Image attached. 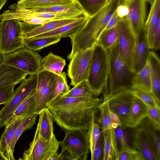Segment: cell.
I'll list each match as a JSON object with an SVG mask.
<instances>
[{
	"label": "cell",
	"instance_id": "obj_1",
	"mask_svg": "<svg viewBox=\"0 0 160 160\" xmlns=\"http://www.w3.org/2000/svg\"><path fill=\"white\" fill-rule=\"evenodd\" d=\"M100 99L98 98L63 97L51 100L46 107L53 121L64 132L87 129Z\"/></svg>",
	"mask_w": 160,
	"mask_h": 160
},
{
	"label": "cell",
	"instance_id": "obj_2",
	"mask_svg": "<svg viewBox=\"0 0 160 160\" xmlns=\"http://www.w3.org/2000/svg\"><path fill=\"white\" fill-rule=\"evenodd\" d=\"M122 1L109 0L100 11L92 17L88 18L81 28L68 37L72 45L71 52L67 56L68 59L70 60L77 52L94 47Z\"/></svg>",
	"mask_w": 160,
	"mask_h": 160
},
{
	"label": "cell",
	"instance_id": "obj_3",
	"mask_svg": "<svg viewBox=\"0 0 160 160\" xmlns=\"http://www.w3.org/2000/svg\"><path fill=\"white\" fill-rule=\"evenodd\" d=\"M108 69L103 95L108 98L121 91L131 89L135 72L131 70L119 55L116 42L108 50Z\"/></svg>",
	"mask_w": 160,
	"mask_h": 160
},
{
	"label": "cell",
	"instance_id": "obj_4",
	"mask_svg": "<svg viewBox=\"0 0 160 160\" xmlns=\"http://www.w3.org/2000/svg\"><path fill=\"white\" fill-rule=\"evenodd\" d=\"M108 69L107 50L96 43L93 52L90 70L87 79L93 95L99 96L107 83Z\"/></svg>",
	"mask_w": 160,
	"mask_h": 160
},
{
	"label": "cell",
	"instance_id": "obj_5",
	"mask_svg": "<svg viewBox=\"0 0 160 160\" xmlns=\"http://www.w3.org/2000/svg\"><path fill=\"white\" fill-rule=\"evenodd\" d=\"M24 31L20 21L15 19L0 22V53L13 52L25 47Z\"/></svg>",
	"mask_w": 160,
	"mask_h": 160
},
{
	"label": "cell",
	"instance_id": "obj_6",
	"mask_svg": "<svg viewBox=\"0 0 160 160\" xmlns=\"http://www.w3.org/2000/svg\"><path fill=\"white\" fill-rule=\"evenodd\" d=\"M41 56L25 47L2 55L0 63L5 64L27 73L37 74L41 69Z\"/></svg>",
	"mask_w": 160,
	"mask_h": 160
},
{
	"label": "cell",
	"instance_id": "obj_7",
	"mask_svg": "<svg viewBox=\"0 0 160 160\" xmlns=\"http://www.w3.org/2000/svg\"><path fill=\"white\" fill-rule=\"evenodd\" d=\"M60 142L54 134L49 139L43 138L37 129L33 139L28 148L25 150L21 160H50L58 154Z\"/></svg>",
	"mask_w": 160,
	"mask_h": 160
},
{
	"label": "cell",
	"instance_id": "obj_8",
	"mask_svg": "<svg viewBox=\"0 0 160 160\" xmlns=\"http://www.w3.org/2000/svg\"><path fill=\"white\" fill-rule=\"evenodd\" d=\"M138 39L126 17L122 18L118 23L117 48L121 57L134 72V55Z\"/></svg>",
	"mask_w": 160,
	"mask_h": 160
},
{
	"label": "cell",
	"instance_id": "obj_9",
	"mask_svg": "<svg viewBox=\"0 0 160 160\" xmlns=\"http://www.w3.org/2000/svg\"><path fill=\"white\" fill-rule=\"evenodd\" d=\"M37 80V74L30 75L14 90L12 99L0 110V128L5 127L7 120L21 103L35 92Z\"/></svg>",
	"mask_w": 160,
	"mask_h": 160
},
{
	"label": "cell",
	"instance_id": "obj_10",
	"mask_svg": "<svg viewBox=\"0 0 160 160\" xmlns=\"http://www.w3.org/2000/svg\"><path fill=\"white\" fill-rule=\"evenodd\" d=\"M65 136L60 146L70 152L76 160H86L90 151L87 129L64 132Z\"/></svg>",
	"mask_w": 160,
	"mask_h": 160
},
{
	"label": "cell",
	"instance_id": "obj_11",
	"mask_svg": "<svg viewBox=\"0 0 160 160\" xmlns=\"http://www.w3.org/2000/svg\"><path fill=\"white\" fill-rule=\"evenodd\" d=\"M93 47L77 52L70 59L68 75L70 85L74 86L88 78L91 63Z\"/></svg>",
	"mask_w": 160,
	"mask_h": 160
},
{
	"label": "cell",
	"instance_id": "obj_12",
	"mask_svg": "<svg viewBox=\"0 0 160 160\" xmlns=\"http://www.w3.org/2000/svg\"><path fill=\"white\" fill-rule=\"evenodd\" d=\"M37 84L35 95L37 113L46 108L52 99L55 87L54 74L42 69L37 74Z\"/></svg>",
	"mask_w": 160,
	"mask_h": 160
},
{
	"label": "cell",
	"instance_id": "obj_13",
	"mask_svg": "<svg viewBox=\"0 0 160 160\" xmlns=\"http://www.w3.org/2000/svg\"><path fill=\"white\" fill-rule=\"evenodd\" d=\"M134 97L130 89H127L119 91L108 98L111 111L118 117L124 128L127 127L129 112Z\"/></svg>",
	"mask_w": 160,
	"mask_h": 160
},
{
	"label": "cell",
	"instance_id": "obj_14",
	"mask_svg": "<svg viewBox=\"0 0 160 160\" xmlns=\"http://www.w3.org/2000/svg\"><path fill=\"white\" fill-rule=\"evenodd\" d=\"M145 0H122L128 10L126 16L133 32L138 38L144 28L146 16Z\"/></svg>",
	"mask_w": 160,
	"mask_h": 160
},
{
	"label": "cell",
	"instance_id": "obj_15",
	"mask_svg": "<svg viewBox=\"0 0 160 160\" xmlns=\"http://www.w3.org/2000/svg\"><path fill=\"white\" fill-rule=\"evenodd\" d=\"M132 143L134 148L140 153L144 160H159L155 150L140 127L136 130Z\"/></svg>",
	"mask_w": 160,
	"mask_h": 160
},
{
	"label": "cell",
	"instance_id": "obj_16",
	"mask_svg": "<svg viewBox=\"0 0 160 160\" xmlns=\"http://www.w3.org/2000/svg\"><path fill=\"white\" fill-rule=\"evenodd\" d=\"M78 17L52 20L39 26H28L23 28L24 39H28L37 35L52 31L61 26L74 22Z\"/></svg>",
	"mask_w": 160,
	"mask_h": 160
},
{
	"label": "cell",
	"instance_id": "obj_17",
	"mask_svg": "<svg viewBox=\"0 0 160 160\" xmlns=\"http://www.w3.org/2000/svg\"><path fill=\"white\" fill-rule=\"evenodd\" d=\"M147 62L151 82L152 92L158 103L160 102V60L154 52L149 51Z\"/></svg>",
	"mask_w": 160,
	"mask_h": 160
},
{
	"label": "cell",
	"instance_id": "obj_18",
	"mask_svg": "<svg viewBox=\"0 0 160 160\" xmlns=\"http://www.w3.org/2000/svg\"><path fill=\"white\" fill-rule=\"evenodd\" d=\"M28 75L23 71L0 63V90L21 83Z\"/></svg>",
	"mask_w": 160,
	"mask_h": 160
},
{
	"label": "cell",
	"instance_id": "obj_19",
	"mask_svg": "<svg viewBox=\"0 0 160 160\" xmlns=\"http://www.w3.org/2000/svg\"><path fill=\"white\" fill-rule=\"evenodd\" d=\"M37 113L35 92L27 97L7 120L5 127L14 122Z\"/></svg>",
	"mask_w": 160,
	"mask_h": 160
},
{
	"label": "cell",
	"instance_id": "obj_20",
	"mask_svg": "<svg viewBox=\"0 0 160 160\" xmlns=\"http://www.w3.org/2000/svg\"><path fill=\"white\" fill-rule=\"evenodd\" d=\"M87 18L84 15H82L72 22L30 38H38L50 36L58 37L61 38L68 37L75 33L81 28L85 24Z\"/></svg>",
	"mask_w": 160,
	"mask_h": 160
},
{
	"label": "cell",
	"instance_id": "obj_21",
	"mask_svg": "<svg viewBox=\"0 0 160 160\" xmlns=\"http://www.w3.org/2000/svg\"><path fill=\"white\" fill-rule=\"evenodd\" d=\"M160 0H155L151 5L150 11L145 22L143 33L149 49H152L153 34L160 18Z\"/></svg>",
	"mask_w": 160,
	"mask_h": 160
},
{
	"label": "cell",
	"instance_id": "obj_22",
	"mask_svg": "<svg viewBox=\"0 0 160 160\" xmlns=\"http://www.w3.org/2000/svg\"><path fill=\"white\" fill-rule=\"evenodd\" d=\"M103 160H118L120 152L115 132L112 128L102 133Z\"/></svg>",
	"mask_w": 160,
	"mask_h": 160
},
{
	"label": "cell",
	"instance_id": "obj_23",
	"mask_svg": "<svg viewBox=\"0 0 160 160\" xmlns=\"http://www.w3.org/2000/svg\"><path fill=\"white\" fill-rule=\"evenodd\" d=\"M147 117V110L145 104L135 96L129 112L127 127H137Z\"/></svg>",
	"mask_w": 160,
	"mask_h": 160
},
{
	"label": "cell",
	"instance_id": "obj_24",
	"mask_svg": "<svg viewBox=\"0 0 160 160\" xmlns=\"http://www.w3.org/2000/svg\"><path fill=\"white\" fill-rule=\"evenodd\" d=\"M149 49L148 44L142 32L138 39L135 51L134 68L135 73L140 70L146 63Z\"/></svg>",
	"mask_w": 160,
	"mask_h": 160
},
{
	"label": "cell",
	"instance_id": "obj_25",
	"mask_svg": "<svg viewBox=\"0 0 160 160\" xmlns=\"http://www.w3.org/2000/svg\"><path fill=\"white\" fill-rule=\"evenodd\" d=\"M37 113L23 118L21 122L15 131L8 147V160H14V148L19 138L26 130L31 128L35 124Z\"/></svg>",
	"mask_w": 160,
	"mask_h": 160
},
{
	"label": "cell",
	"instance_id": "obj_26",
	"mask_svg": "<svg viewBox=\"0 0 160 160\" xmlns=\"http://www.w3.org/2000/svg\"><path fill=\"white\" fill-rule=\"evenodd\" d=\"M39 118L37 128L41 136L46 139H50L54 134L53 119L47 108L42 111L38 114Z\"/></svg>",
	"mask_w": 160,
	"mask_h": 160
},
{
	"label": "cell",
	"instance_id": "obj_27",
	"mask_svg": "<svg viewBox=\"0 0 160 160\" xmlns=\"http://www.w3.org/2000/svg\"><path fill=\"white\" fill-rule=\"evenodd\" d=\"M66 61L62 57L50 52L41 61V69L60 75L66 65Z\"/></svg>",
	"mask_w": 160,
	"mask_h": 160
},
{
	"label": "cell",
	"instance_id": "obj_28",
	"mask_svg": "<svg viewBox=\"0 0 160 160\" xmlns=\"http://www.w3.org/2000/svg\"><path fill=\"white\" fill-rule=\"evenodd\" d=\"M132 83V89H141L152 92L151 82L147 62L140 70L135 73Z\"/></svg>",
	"mask_w": 160,
	"mask_h": 160
},
{
	"label": "cell",
	"instance_id": "obj_29",
	"mask_svg": "<svg viewBox=\"0 0 160 160\" xmlns=\"http://www.w3.org/2000/svg\"><path fill=\"white\" fill-rule=\"evenodd\" d=\"M145 132L152 145L155 150L158 159L160 160V138L157 130L147 117L139 125Z\"/></svg>",
	"mask_w": 160,
	"mask_h": 160
},
{
	"label": "cell",
	"instance_id": "obj_30",
	"mask_svg": "<svg viewBox=\"0 0 160 160\" xmlns=\"http://www.w3.org/2000/svg\"><path fill=\"white\" fill-rule=\"evenodd\" d=\"M23 119L7 125L1 135L0 138V155L3 160H8L9 145L15 131Z\"/></svg>",
	"mask_w": 160,
	"mask_h": 160
},
{
	"label": "cell",
	"instance_id": "obj_31",
	"mask_svg": "<svg viewBox=\"0 0 160 160\" xmlns=\"http://www.w3.org/2000/svg\"><path fill=\"white\" fill-rule=\"evenodd\" d=\"M87 18L92 17L102 8L109 0H74Z\"/></svg>",
	"mask_w": 160,
	"mask_h": 160
},
{
	"label": "cell",
	"instance_id": "obj_32",
	"mask_svg": "<svg viewBox=\"0 0 160 160\" xmlns=\"http://www.w3.org/2000/svg\"><path fill=\"white\" fill-rule=\"evenodd\" d=\"M97 108L100 111L98 122L102 133L112 128L111 112L109 108L107 96L104 95L103 101L101 103H99Z\"/></svg>",
	"mask_w": 160,
	"mask_h": 160
},
{
	"label": "cell",
	"instance_id": "obj_33",
	"mask_svg": "<svg viewBox=\"0 0 160 160\" xmlns=\"http://www.w3.org/2000/svg\"><path fill=\"white\" fill-rule=\"evenodd\" d=\"M17 3L24 8L31 9L76 2L74 0H20Z\"/></svg>",
	"mask_w": 160,
	"mask_h": 160
},
{
	"label": "cell",
	"instance_id": "obj_34",
	"mask_svg": "<svg viewBox=\"0 0 160 160\" xmlns=\"http://www.w3.org/2000/svg\"><path fill=\"white\" fill-rule=\"evenodd\" d=\"M61 38L55 36L31 38L24 39L25 47L34 51L38 50L58 42Z\"/></svg>",
	"mask_w": 160,
	"mask_h": 160
},
{
	"label": "cell",
	"instance_id": "obj_35",
	"mask_svg": "<svg viewBox=\"0 0 160 160\" xmlns=\"http://www.w3.org/2000/svg\"><path fill=\"white\" fill-rule=\"evenodd\" d=\"M118 34V23L110 28L104 30L99 35L96 43L108 51L116 41Z\"/></svg>",
	"mask_w": 160,
	"mask_h": 160
},
{
	"label": "cell",
	"instance_id": "obj_36",
	"mask_svg": "<svg viewBox=\"0 0 160 160\" xmlns=\"http://www.w3.org/2000/svg\"><path fill=\"white\" fill-rule=\"evenodd\" d=\"M125 128L122 126H118L113 128L120 152L125 149L134 148L130 134Z\"/></svg>",
	"mask_w": 160,
	"mask_h": 160
},
{
	"label": "cell",
	"instance_id": "obj_37",
	"mask_svg": "<svg viewBox=\"0 0 160 160\" xmlns=\"http://www.w3.org/2000/svg\"><path fill=\"white\" fill-rule=\"evenodd\" d=\"M61 95L66 97L91 98L93 94L87 80H85L77 84L66 93Z\"/></svg>",
	"mask_w": 160,
	"mask_h": 160
},
{
	"label": "cell",
	"instance_id": "obj_38",
	"mask_svg": "<svg viewBox=\"0 0 160 160\" xmlns=\"http://www.w3.org/2000/svg\"><path fill=\"white\" fill-rule=\"evenodd\" d=\"M95 112L92 115L87 129V135L91 153L93 150L102 134L100 126L95 122Z\"/></svg>",
	"mask_w": 160,
	"mask_h": 160
},
{
	"label": "cell",
	"instance_id": "obj_39",
	"mask_svg": "<svg viewBox=\"0 0 160 160\" xmlns=\"http://www.w3.org/2000/svg\"><path fill=\"white\" fill-rule=\"evenodd\" d=\"M80 9L81 8L80 7L75 3L71 4L58 5L30 9L34 12H37L60 13Z\"/></svg>",
	"mask_w": 160,
	"mask_h": 160
},
{
	"label": "cell",
	"instance_id": "obj_40",
	"mask_svg": "<svg viewBox=\"0 0 160 160\" xmlns=\"http://www.w3.org/2000/svg\"><path fill=\"white\" fill-rule=\"evenodd\" d=\"M132 94L141 100L146 105L160 108V104L152 92L136 89H130Z\"/></svg>",
	"mask_w": 160,
	"mask_h": 160
},
{
	"label": "cell",
	"instance_id": "obj_41",
	"mask_svg": "<svg viewBox=\"0 0 160 160\" xmlns=\"http://www.w3.org/2000/svg\"><path fill=\"white\" fill-rule=\"evenodd\" d=\"M54 78L55 81V90L52 100L59 95L66 93L70 90V86L68 84L66 73L65 72H62L60 75L54 74Z\"/></svg>",
	"mask_w": 160,
	"mask_h": 160
},
{
	"label": "cell",
	"instance_id": "obj_42",
	"mask_svg": "<svg viewBox=\"0 0 160 160\" xmlns=\"http://www.w3.org/2000/svg\"><path fill=\"white\" fill-rule=\"evenodd\" d=\"M147 117L154 128L160 129V108L146 105Z\"/></svg>",
	"mask_w": 160,
	"mask_h": 160
},
{
	"label": "cell",
	"instance_id": "obj_43",
	"mask_svg": "<svg viewBox=\"0 0 160 160\" xmlns=\"http://www.w3.org/2000/svg\"><path fill=\"white\" fill-rule=\"evenodd\" d=\"M118 160H144V159L135 149L129 148L120 152Z\"/></svg>",
	"mask_w": 160,
	"mask_h": 160
},
{
	"label": "cell",
	"instance_id": "obj_44",
	"mask_svg": "<svg viewBox=\"0 0 160 160\" xmlns=\"http://www.w3.org/2000/svg\"><path fill=\"white\" fill-rule=\"evenodd\" d=\"M13 84L0 90V105H5L12 99L13 94L14 87Z\"/></svg>",
	"mask_w": 160,
	"mask_h": 160
},
{
	"label": "cell",
	"instance_id": "obj_45",
	"mask_svg": "<svg viewBox=\"0 0 160 160\" xmlns=\"http://www.w3.org/2000/svg\"><path fill=\"white\" fill-rule=\"evenodd\" d=\"M91 153V160L103 159V138L102 133Z\"/></svg>",
	"mask_w": 160,
	"mask_h": 160
},
{
	"label": "cell",
	"instance_id": "obj_46",
	"mask_svg": "<svg viewBox=\"0 0 160 160\" xmlns=\"http://www.w3.org/2000/svg\"><path fill=\"white\" fill-rule=\"evenodd\" d=\"M160 48V18L154 32L152 40V49L158 50Z\"/></svg>",
	"mask_w": 160,
	"mask_h": 160
},
{
	"label": "cell",
	"instance_id": "obj_47",
	"mask_svg": "<svg viewBox=\"0 0 160 160\" xmlns=\"http://www.w3.org/2000/svg\"><path fill=\"white\" fill-rule=\"evenodd\" d=\"M116 12L118 16L122 18L128 15V10L126 6L121 3L118 7Z\"/></svg>",
	"mask_w": 160,
	"mask_h": 160
},
{
	"label": "cell",
	"instance_id": "obj_48",
	"mask_svg": "<svg viewBox=\"0 0 160 160\" xmlns=\"http://www.w3.org/2000/svg\"><path fill=\"white\" fill-rule=\"evenodd\" d=\"M121 19L118 16L116 11L109 20L105 29H108L115 26Z\"/></svg>",
	"mask_w": 160,
	"mask_h": 160
},
{
	"label": "cell",
	"instance_id": "obj_49",
	"mask_svg": "<svg viewBox=\"0 0 160 160\" xmlns=\"http://www.w3.org/2000/svg\"><path fill=\"white\" fill-rule=\"evenodd\" d=\"M7 0H0V11L3 6L7 2Z\"/></svg>",
	"mask_w": 160,
	"mask_h": 160
},
{
	"label": "cell",
	"instance_id": "obj_50",
	"mask_svg": "<svg viewBox=\"0 0 160 160\" xmlns=\"http://www.w3.org/2000/svg\"><path fill=\"white\" fill-rule=\"evenodd\" d=\"M155 0H145L146 1L148 2L150 5H152L154 2Z\"/></svg>",
	"mask_w": 160,
	"mask_h": 160
},
{
	"label": "cell",
	"instance_id": "obj_51",
	"mask_svg": "<svg viewBox=\"0 0 160 160\" xmlns=\"http://www.w3.org/2000/svg\"><path fill=\"white\" fill-rule=\"evenodd\" d=\"M2 59V55L0 53V62H1Z\"/></svg>",
	"mask_w": 160,
	"mask_h": 160
},
{
	"label": "cell",
	"instance_id": "obj_52",
	"mask_svg": "<svg viewBox=\"0 0 160 160\" xmlns=\"http://www.w3.org/2000/svg\"><path fill=\"white\" fill-rule=\"evenodd\" d=\"M0 160H3V158L0 155Z\"/></svg>",
	"mask_w": 160,
	"mask_h": 160
}]
</instances>
